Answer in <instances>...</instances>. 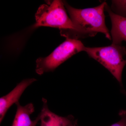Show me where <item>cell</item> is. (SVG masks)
I'll use <instances>...</instances> for the list:
<instances>
[{
	"label": "cell",
	"mask_w": 126,
	"mask_h": 126,
	"mask_svg": "<svg viewBox=\"0 0 126 126\" xmlns=\"http://www.w3.org/2000/svg\"><path fill=\"white\" fill-rule=\"evenodd\" d=\"M119 116L121 119L110 126H126V110H121L119 111Z\"/></svg>",
	"instance_id": "30bf717a"
},
{
	"label": "cell",
	"mask_w": 126,
	"mask_h": 126,
	"mask_svg": "<svg viewBox=\"0 0 126 126\" xmlns=\"http://www.w3.org/2000/svg\"><path fill=\"white\" fill-rule=\"evenodd\" d=\"M48 4L42 5L39 7L35 15L36 23L33 27L59 28L61 32L67 30L74 32L78 36V29L68 16L63 1L54 0L49 1Z\"/></svg>",
	"instance_id": "7a4b0ae2"
},
{
	"label": "cell",
	"mask_w": 126,
	"mask_h": 126,
	"mask_svg": "<svg viewBox=\"0 0 126 126\" xmlns=\"http://www.w3.org/2000/svg\"><path fill=\"white\" fill-rule=\"evenodd\" d=\"M66 38L65 41L48 56L36 60L35 71L37 74L42 75L47 72H53L73 55L81 51H85L86 47L80 41Z\"/></svg>",
	"instance_id": "277c9868"
},
{
	"label": "cell",
	"mask_w": 126,
	"mask_h": 126,
	"mask_svg": "<svg viewBox=\"0 0 126 126\" xmlns=\"http://www.w3.org/2000/svg\"><path fill=\"white\" fill-rule=\"evenodd\" d=\"M16 104L17 109L12 126H36L40 121L39 115L34 121L31 118V116L35 111L34 104L31 103L23 106L19 102Z\"/></svg>",
	"instance_id": "ba28073f"
},
{
	"label": "cell",
	"mask_w": 126,
	"mask_h": 126,
	"mask_svg": "<svg viewBox=\"0 0 126 126\" xmlns=\"http://www.w3.org/2000/svg\"><path fill=\"white\" fill-rule=\"evenodd\" d=\"M63 1L70 19L78 29L79 36H93L100 32L109 40L112 39L105 23L106 2L97 7L81 9L74 8Z\"/></svg>",
	"instance_id": "6da1fadb"
},
{
	"label": "cell",
	"mask_w": 126,
	"mask_h": 126,
	"mask_svg": "<svg viewBox=\"0 0 126 126\" xmlns=\"http://www.w3.org/2000/svg\"><path fill=\"white\" fill-rule=\"evenodd\" d=\"M37 79H27L18 84L10 93L0 98V123L2 122L7 111L14 104L19 102L20 98L26 89Z\"/></svg>",
	"instance_id": "5b68a950"
},
{
	"label": "cell",
	"mask_w": 126,
	"mask_h": 126,
	"mask_svg": "<svg viewBox=\"0 0 126 126\" xmlns=\"http://www.w3.org/2000/svg\"><path fill=\"white\" fill-rule=\"evenodd\" d=\"M122 92L123 93H124V94H125V95H126V91H125V90H124V89H123V90H122Z\"/></svg>",
	"instance_id": "7c38bea8"
},
{
	"label": "cell",
	"mask_w": 126,
	"mask_h": 126,
	"mask_svg": "<svg viewBox=\"0 0 126 126\" xmlns=\"http://www.w3.org/2000/svg\"><path fill=\"white\" fill-rule=\"evenodd\" d=\"M42 101L43 107L39 115L40 126H68L75 120L72 115L61 116L53 112L48 107L47 99L43 98Z\"/></svg>",
	"instance_id": "8992f818"
},
{
	"label": "cell",
	"mask_w": 126,
	"mask_h": 126,
	"mask_svg": "<svg viewBox=\"0 0 126 126\" xmlns=\"http://www.w3.org/2000/svg\"><path fill=\"white\" fill-rule=\"evenodd\" d=\"M111 9L116 15L126 17V0H112Z\"/></svg>",
	"instance_id": "9c48e42d"
},
{
	"label": "cell",
	"mask_w": 126,
	"mask_h": 126,
	"mask_svg": "<svg viewBox=\"0 0 126 126\" xmlns=\"http://www.w3.org/2000/svg\"><path fill=\"white\" fill-rule=\"evenodd\" d=\"M68 126H77V120H75L74 121L72 122Z\"/></svg>",
	"instance_id": "8fae6325"
},
{
	"label": "cell",
	"mask_w": 126,
	"mask_h": 126,
	"mask_svg": "<svg viewBox=\"0 0 126 126\" xmlns=\"http://www.w3.org/2000/svg\"><path fill=\"white\" fill-rule=\"evenodd\" d=\"M85 51L107 69L122 86V74L126 64V60L123 59L126 55L124 46L112 44L106 47H86Z\"/></svg>",
	"instance_id": "3957f363"
},
{
	"label": "cell",
	"mask_w": 126,
	"mask_h": 126,
	"mask_svg": "<svg viewBox=\"0 0 126 126\" xmlns=\"http://www.w3.org/2000/svg\"><path fill=\"white\" fill-rule=\"evenodd\" d=\"M105 9L109 14L111 21L112 44L122 45L123 41L126 42V17L115 14L107 3Z\"/></svg>",
	"instance_id": "52a82bcc"
}]
</instances>
